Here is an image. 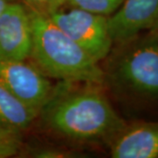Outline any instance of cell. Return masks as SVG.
Here are the masks:
<instances>
[{"instance_id":"1","label":"cell","mask_w":158,"mask_h":158,"mask_svg":"<svg viewBox=\"0 0 158 158\" xmlns=\"http://www.w3.org/2000/svg\"><path fill=\"white\" fill-rule=\"evenodd\" d=\"M40 113L51 129L81 141H112L126 127L99 85L62 82Z\"/></svg>"},{"instance_id":"2","label":"cell","mask_w":158,"mask_h":158,"mask_svg":"<svg viewBox=\"0 0 158 158\" xmlns=\"http://www.w3.org/2000/svg\"><path fill=\"white\" fill-rule=\"evenodd\" d=\"M29 7L33 47L30 57L48 77L62 82L102 85L105 72L98 62L51 21L41 11Z\"/></svg>"},{"instance_id":"3","label":"cell","mask_w":158,"mask_h":158,"mask_svg":"<svg viewBox=\"0 0 158 158\" xmlns=\"http://www.w3.org/2000/svg\"><path fill=\"white\" fill-rule=\"evenodd\" d=\"M120 50L113 59L112 78L136 96L158 99V38L154 32L118 44Z\"/></svg>"},{"instance_id":"4","label":"cell","mask_w":158,"mask_h":158,"mask_svg":"<svg viewBox=\"0 0 158 158\" xmlns=\"http://www.w3.org/2000/svg\"><path fill=\"white\" fill-rule=\"evenodd\" d=\"M68 6L69 8H64L62 5L44 13L62 32L99 62L109 55L113 44L108 30V17Z\"/></svg>"},{"instance_id":"5","label":"cell","mask_w":158,"mask_h":158,"mask_svg":"<svg viewBox=\"0 0 158 158\" xmlns=\"http://www.w3.org/2000/svg\"><path fill=\"white\" fill-rule=\"evenodd\" d=\"M0 83L37 114L54 89L48 77L27 60L0 58Z\"/></svg>"},{"instance_id":"6","label":"cell","mask_w":158,"mask_h":158,"mask_svg":"<svg viewBox=\"0 0 158 158\" xmlns=\"http://www.w3.org/2000/svg\"><path fill=\"white\" fill-rule=\"evenodd\" d=\"M32 47L33 31L29 7L14 0L0 14V58L27 60Z\"/></svg>"},{"instance_id":"7","label":"cell","mask_w":158,"mask_h":158,"mask_svg":"<svg viewBox=\"0 0 158 158\" xmlns=\"http://www.w3.org/2000/svg\"><path fill=\"white\" fill-rule=\"evenodd\" d=\"M107 24L113 43H125L157 26L158 0H124Z\"/></svg>"},{"instance_id":"8","label":"cell","mask_w":158,"mask_h":158,"mask_svg":"<svg viewBox=\"0 0 158 158\" xmlns=\"http://www.w3.org/2000/svg\"><path fill=\"white\" fill-rule=\"evenodd\" d=\"M113 158H157L158 121L126 126L111 142Z\"/></svg>"},{"instance_id":"9","label":"cell","mask_w":158,"mask_h":158,"mask_svg":"<svg viewBox=\"0 0 158 158\" xmlns=\"http://www.w3.org/2000/svg\"><path fill=\"white\" fill-rule=\"evenodd\" d=\"M37 115L0 83V120L22 132L28 128Z\"/></svg>"},{"instance_id":"10","label":"cell","mask_w":158,"mask_h":158,"mask_svg":"<svg viewBox=\"0 0 158 158\" xmlns=\"http://www.w3.org/2000/svg\"><path fill=\"white\" fill-rule=\"evenodd\" d=\"M123 2L124 0H63L64 5L77 7L106 17L113 14Z\"/></svg>"},{"instance_id":"11","label":"cell","mask_w":158,"mask_h":158,"mask_svg":"<svg viewBox=\"0 0 158 158\" xmlns=\"http://www.w3.org/2000/svg\"><path fill=\"white\" fill-rule=\"evenodd\" d=\"M21 133L0 120V158L10 157L19 151L22 145Z\"/></svg>"},{"instance_id":"12","label":"cell","mask_w":158,"mask_h":158,"mask_svg":"<svg viewBox=\"0 0 158 158\" xmlns=\"http://www.w3.org/2000/svg\"><path fill=\"white\" fill-rule=\"evenodd\" d=\"M28 6L41 12H48L63 5V0H26Z\"/></svg>"},{"instance_id":"13","label":"cell","mask_w":158,"mask_h":158,"mask_svg":"<svg viewBox=\"0 0 158 158\" xmlns=\"http://www.w3.org/2000/svg\"><path fill=\"white\" fill-rule=\"evenodd\" d=\"M12 1H14V0H0V14L6 9V6L10 3H11Z\"/></svg>"},{"instance_id":"14","label":"cell","mask_w":158,"mask_h":158,"mask_svg":"<svg viewBox=\"0 0 158 158\" xmlns=\"http://www.w3.org/2000/svg\"><path fill=\"white\" fill-rule=\"evenodd\" d=\"M153 32L155 33V34L156 35V37L158 38V25L156 27H155V28L153 29Z\"/></svg>"}]
</instances>
